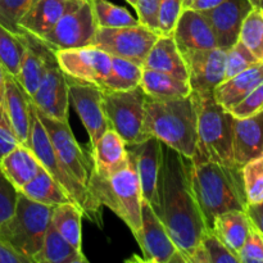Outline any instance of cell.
Returning <instances> with one entry per match:
<instances>
[{
  "mask_svg": "<svg viewBox=\"0 0 263 263\" xmlns=\"http://www.w3.org/2000/svg\"><path fill=\"white\" fill-rule=\"evenodd\" d=\"M162 151L159 211L157 215L187 263V258L208 228L193 192L192 161L163 143Z\"/></svg>",
  "mask_w": 263,
  "mask_h": 263,
  "instance_id": "obj_1",
  "label": "cell"
},
{
  "mask_svg": "<svg viewBox=\"0 0 263 263\" xmlns=\"http://www.w3.org/2000/svg\"><path fill=\"white\" fill-rule=\"evenodd\" d=\"M190 161L193 192L208 229L220 213L247 210L240 167L215 161Z\"/></svg>",
  "mask_w": 263,
  "mask_h": 263,
  "instance_id": "obj_2",
  "label": "cell"
},
{
  "mask_svg": "<svg viewBox=\"0 0 263 263\" xmlns=\"http://www.w3.org/2000/svg\"><path fill=\"white\" fill-rule=\"evenodd\" d=\"M145 133L192 159L197 151V110L192 95L180 99L145 98Z\"/></svg>",
  "mask_w": 263,
  "mask_h": 263,
  "instance_id": "obj_3",
  "label": "cell"
},
{
  "mask_svg": "<svg viewBox=\"0 0 263 263\" xmlns=\"http://www.w3.org/2000/svg\"><path fill=\"white\" fill-rule=\"evenodd\" d=\"M87 189L103 207L113 211L127 225L134 236L138 235L144 199L135 162L130 153L127 164L109 176H102L91 168Z\"/></svg>",
  "mask_w": 263,
  "mask_h": 263,
  "instance_id": "obj_4",
  "label": "cell"
},
{
  "mask_svg": "<svg viewBox=\"0 0 263 263\" xmlns=\"http://www.w3.org/2000/svg\"><path fill=\"white\" fill-rule=\"evenodd\" d=\"M192 98L197 110V151L192 159L236 166L233 157V115L216 102L213 92L192 91Z\"/></svg>",
  "mask_w": 263,
  "mask_h": 263,
  "instance_id": "obj_5",
  "label": "cell"
},
{
  "mask_svg": "<svg viewBox=\"0 0 263 263\" xmlns=\"http://www.w3.org/2000/svg\"><path fill=\"white\" fill-rule=\"evenodd\" d=\"M28 148L32 151L43 168L63 187L64 192L71 197L74 204L81 210L82 216L103 228V205L90 193L87 186L80 184L71 176L61 159L57 156L45 127L36 115L35 107L31 102V127L28 136Z\"/></svg>",
  "mask_w": 263,
  "mask_h": 263,
  "instance_id": "obj_6",
  "label": "cell"
},
{
  "mask_svg": "<svg viewBox=\"0 0 263 263\" xmlns=\"http://www.w3.org/2000/svg\"><path fill=\"white\" fill-rule=\"evenodd\" d=\"M54 207L30 199L18 192L14 213L0 225V239L32 262L51 223Z\"/></svg>",
  "mask_w": 263,
  "mask_h": 263,
  "instance_id": "obj_7",
  "label": "cell"
},
{
  "mask_svg": "<svg viewBox=\"0 0 263 263\" xmlns=\"http://www.w3.org/2000/svg\"><path fill=\"white\" fill-rule=\"evenodd\" d=\"M103 105L109 128L115 130L126 145H134L152 138L145 133V98L140 86L127 91L102 90Z\"/></svg>",
  "mask_w": 263,
  "mask_h": 263,
  "instance_id": "obj_8",
  "label": "cell"
},
{
  "mask_svg": "<svg viewBox=\"0 0 263 263\" xmlns=\"http://www.w3.org/2000/svg\"><path fill=\"white\" fill-rule=\"evenodd\" d=\"M97 31L98 25L91 0H81L76 7L67 10L53 30L41 40L53 51L85 48L92 45Z\"/></svg>",
  "mask_w": 263,
  "mask_h": 263,
  "instance_id": "obj_9",
  "label": "cell"
},
{
  "mask_svg": "<svg viewBox=\"0 0 263 263\" xmlns=\"http://www.w3.org/2000/svg\"><path fill=\"white\" fill-rule=\"evenodd\" d=\"M158 33L143 25L128 27H98L92 46L112 57L127 59L143 67Z\"/></svg>",
  "mask_w": 263,
  "mask_h": 263,
  "instance_id": "obj_10",
  "label": "cell"
},
{
  "mask_svg": "<svg viewBox=\"0 0 263 263\" xmlns=\"http://www.w3.org/2000/svg\"><path fill=\"white\" fill-rule=\"evenodd\" d=\"M33 104V103H32ZM35 107V105H33ZM36 115L40 118L41 123L48 133L49 139L51 141L57 156L61 159L62 163L71 174L76 181L87 186L90 172L92 168V162L89 161L85 152L77 143L76 138L71 130L69 122H62V121L51 118L49 116L41 113L35 107Z\"/></svg>",
  "mask_w": 263,
  "mask_h": 263,
  "instance_id": "obj_11",
  "label": "cell"
},
{
  "mask_svg": "<svg viewBox=\"0 0 263 263\" xmlns=\"http://www.w3.org/2000/svg\"><path fill=\"white\" fill-rule=\"evenodd\" d=\"M67 84L69 102L74 107L89 134L90 144L94 146L100 136L109 128L103 105L102 89L91 82L72 79L69 76H67Z\"/></svg>",
  "mask_w": 263,
  "mask_h": 263,
  "instance_id": "obj_12",
  "label": "cell"
},
{
  "mask_svg": "<svg viewBox=\"0 0 263 263\" xmlns=\"http://www.w3.org/2000/svg\"><path fill=\"white\" fill-rule=\"evenodd\" d=\"M57 62L66 76L91 82L102 89L112 67V55L95 46L55 50Z\"/></svg>",
  "mask_w": 263,
  "mask_h": 263,
  "instance_id": "obj_13",
  "label": "cell"
},
{
  "mask_svg": "<svg viewBox=\"0 0 263 263\" xmlns=\"http://www.w3.org/2000/svg\"><path fill=\"white\" fill-rule=\"evenodd\" d=\"M30 99L41 113L62 122H68V84L67 76L57 62L55 54L49 61L43 80Z\"/></svg>",
  "mask_w": 263,
  "mask_h": 263,
  "instance_id": "obj_14",
  "label": "cell"
},
{
  "mask_svg": "<svg viewBox=\"0 0 263 263\" xmlns=\"http://www.w3.org/2000/svg\"><path fill=\"white\" fill-rule=\"evenodd\" d=\"M127 152L135 162L141 195L146 203L158 213L159 211V175L162 163V141L157 138L146 139L145 141L127 146Z\"/></svg>",
  "mask_w": 263,
  "mask_h": 263,
  "instance_id": "obj_15",
  "label": "cell"
},
{
  "mask_svg": "<svg viewBox=\"0 0 263 263\" xmlns=\"http://www.w3.org/2000/svg\"><path fill=\"white\" fill-rule=\"evenodd\" d=\"M192 91L213 92L226 79V50L221 48L181 53Z\"/></svg>",
  "mask_w": 263,
  "mask_h": 263,
  "instance_id": "obj_16",
  "label": "cell"
},
{
  "mask_svg": "<svg viewBox=\"0 0 263 263\" xmlns=\"http://www.w3.org/2000/svg\"><path fill=\"white\" fill-rule=\"evenodd\" d=\"M135 239L145 262L170 263L179 252L159 216L145 200L141 205V228Z\"/></svg>",
  "mask_w": 263,
  "mask_h": 263,
  "instance_id": "obj_17",
  "label": "cell"
},
{
  "mask_svg": "<svg viewBox=\"0 0 263 263\" xmlns=\"http://www.w3.org/2000/svg\"><path fill=\"white\" fill-rule=\"evenodd\" d=\"M253 5L249 0H225L212 9L203 10L217 40V48L229 50L239 41L240 28Z\"/></svg>",
  "mask_w": 263,
  "mask_h": 263,
  "instance_id": "obj_18",
  "label": "cell"
},
{
  "mask_svg": "<svg viewBox=\"0 0 263 263\" xmlns=\"http://www.w3.org/2000/svg\"><path fill=\"white\" fill-rule=\"evenodd\" d=\"M20 35L25 44V51L15 80L23 91L31 98L37 90L45 73L46 66L54 57V51L41 39L31 33L23 31Z\"/></svg>",
  "mask_w": 263,
  "mask_h": 263,
  "instance_id": "obj_19",
  "label": "cell"
},
{
  "mask_svg": "<svg viewBox=\"0 0 263 263\" xmlns=\"http://www.w3.org/2000/svg\"><path fill=\"white\" fill-rule=\"evenodd\" d=\"M172 37L181 53L217 48L216 35L207 18L192 8L182 9Z\"/></svg>",
  "mask_w": 263,
  "mask_h": 263,
  "instance_id": "obj_20",
  "label": "cell"
},
{
  "mask_svg": "<svg viewBox=\"0 0 263 263\" xmlns=\"http://www.w3.org/2000/svg\"><path fill=\"white\" fill-rule=\"evenodd\" d=\"M234 163L243 167L248 162L263 158V110L233 121Z\"/></svg>",
  "mask_w": 263,
  "mask_h": 263,
  "instance_id": "obj_21",
  "label": "cell"
},
{
  "mask_svg": "<svg viewBox=\"0 0 263 263\" xmlns=\"http://www.w3.org/2000/svg\"><path fill=\"white\" fill-rule=\"evenodd\" d=\"M4 112L9 128L21 145L28 146V136L31 127V99L22 90L17 80L7 73L5 77Z\"/></svg>",
  "mask_w": 263,
  "mask_h": 263,
  "instance_id": "obj_22",
  "label": "cell"
},
{
  "mask_svg": "<svg viewBox=\"0 0 263 263\" xmlns=\"http://www.w3.org/2000/svg\"><path fill=\"white\" fill-rule=\"evenodd\" d=\"M81 0H35L30 9L20 20L21 31L41 39L50 32L59 18L76 7Z\"/></svg>",
  "mask_w": 263,
  "mask_h": 263,
  "instance_id": "obj_23",
  "label": "cell"
},
{
  "mask_svg": "<svg viewBox=\"0 0 263 263\" xmlns=\"http://www.w3.org/2000/svg\"><path fill=\"white\" fill-rule=\"evenodd\" d=\"M90 158L92 171L102 176H109L127 164V145L115 130L108 128L97 144L91 146Z\"/></svg>",
  "mask_w": 263,
  "mask_h": 263,
  "instance_id": "obj_24",
  "label": "cell"
},
{
  "mask_svg": "<svg viewBox=\"0 0 263 263\" xmlns=\"http://www.w3.org/2000/svg\"><path fill=\"white\" fill-rule=\"evenodd\" d=\"M262 81L263 62H258L246 71L221 82L213 90V97L223 109L230 112L234 107L243 102Z\"/></svg>",
  "mask_w": 263,
  "mask_h": 263,
  "instance_id": "obj_25",
  "label": "cell"
},
{
  "mask_svg": "<svg viewBox=\"0 0 263 263\" xmlns=\"http://www.w3.org/2000/svg\"><path fill=\"white\" fill-rule=\"evenodd\" d=\"M143 68L187 80V67L172 35H159L146 55Z\"/></svg>",
  "mask_w": 263,
  "mask_h": 263,
  "instance_id": "obj_26",
  "label": "cell"
},
{
  "mask_svg": "<svg viewBox=\"0 0 263 263\" xmlns=\"http://www.w3.org/2000/svg\"><path fill=\"white\" fill-rule=\"evenodd\" d=\"M43 168L28 146L18 145L0 159V171L20 192Z\"/></svg>",
  "mask_w": 263,
  "mask_h": 263,
  "instance_id": "obj_27",
  "label": "cell"
},
{
  "mask_svg": "<svg viewBox=\"0 0 263 263\" xmlns=\"http://www.w3.org/2000/svg\"><path fill=\"white\" fill-rule=\"evenodd\" d=\"M139 86L152 99H180L192 95V87L187 80L149 68H143Z\"/></svg>",
  "mask_w": 263,
  "mask_h": 263,
  "instance_id": "obj_28",
  "label": "cell"
},
{
  "mask_svg": "<svg viewBox=\"0 0 263 263\" xmlns=\"http://www.w3.org/2000/svg\"><path fill=\"white\" fill-rule=\"evenodd\" d=\"M252 222L246 211H228L216 216L212 230L220 240L238 256V252L246 243L251 231Z\"/></svg>",
  "mask_w": 263,
  "mask_h": 263,
  "instance_id": "obj_29",
  "label": "cell"
},
{
  "mask_svg": "<svg viewBox=\"0 0 263 263\" xmlns=\"http://www.w3.org/2000/svg\"><path fill=\"white\" fill-rule=\"evenodd\" d=\"M33 263H87V258L82 251L74 248L61 234L49 226L44 238V243L40 251L33 256Z\"/></svg>",
  "mask_w": 263,
  "mask_h": 263,
  "instance_id": "obj_30",
  "label": "cell"
},
{
  "mask_svg": "<svg viewBox=\"0 0 263 263\" xmlns=\"http://www.w3.org/2000/svg\"><path fill=\"white\" fill-rule=\"evenodd\" d=\"M20 193L35 202L53 205V207L63 203H73L63 187L44 168H41L39 174L20 190Z\"/></svg>",
  "mask_w": 263,
  "mask_h": 263,
  "instance_id": "obj_31",
  "label": "cell"
},
{
  "mask_svg": "<svg viewBox=\"0 0 263 263\" xmlns=\"http://www.w3.org/2000/svg\"><path fill=\"white\" fill-rule=\"evenodd\" d=\"M82 216L74 203H63L54 207L51 225L71 246L82 251Z\"/></svg>",
  "mask_w": 263,
  "mask_h": 263,
  "instance_id": "obj_32",
  "label": "cell"
},
{
  "mask_svg": "<svg viewBox=\"0 0 263 263\" xmlns=\"http://www.w3.org/2000/svg\"><path fill=\"white\" fill-rule=\"evenodd\" d=\"M143 67L127 59L112 57L109 74L103 84L102 90L109 91H127L140 85Z\"/></svg>",
  "mask_w": 263,
  "mask_h": 263,
  "instance_id": "obj_33",
  "label": "cell"
},
{
  "mask_svg": "<svg viewBox=\"0 0 263 263\" xmlns=\"http://www.w3.org/2000/svg\"><path fill=\"white\" fill-rule=\"evenodd\" d=\"M25 44L20 33H14L0 23V62L10 76H18Z\"/></svg>",
  "mask_w": 263,
  "mask_h": 263,
  "instance_id": "obj_34",
  "label": "cell"
},
{
  "mask_svg": "<svg viewBox=\"0 0 263 263\" xmlns=\"http://www.w3.org/2000/svg\"><path fill=\"white\" fill-rule=\"evenodd\" d=\"M98 27H128L140 25L126 8L118 7L109 0H91Z\"/></svg>",
  "mask_w": 263,
  "mask_h": 263,
  "instance_id": "obj_35",
  "label": "cell"
},
{
  "mask_svg": "<svg viewBox=\"0 0 263 263\" xmlns=\"http://www.w3.org/2000/svg\"><path fill=\"white\" fill-rule=\"evenodd\" d=\"M239 40L253 53L258 61L263 62V13L253 8L244 20Z\"/></svg>",
  "mask_w": 263,
  "mask_h": 263,
  "instance_id": "obj_36",
  "label": "cell"
},
{
  "mask_svg": "<svg viewBox=\"0 0 263 263\" xmlns=\"http://www.w3.org/2000/svg\"><path fill=\"white\" fill-rule=\"evenodd\" d=\"M247 203L257 204L263 200V158L254 159L241 167Z\"/></svg>",
  "mask_w": 263,
  "mask_h": 263,
  "instance_id": "obj_37",
  "label": "cell"
},
{
  "mask_svg": "<svg viewBox=\"0 0 263 263\" xmlns=\"http://www.w3.org/2000/svg\"><path fill=\"white\" fill-rule=\"evenodd\" d=\"M258 62L261 61H258L253 53L239 40L229 50H226V79H231Z\"/></svg>",
  "mask_w": 263,
  "mask_h": 263,
  "instance_id": "obj_38",
  "label": "cell"
},
{
  "mask_svg": "<svg viewBox=\"0 0 263 263\" xmlns=\"http://www.w3.org/2000/svg\"><path fill=\"white\" fill-rule=\"evenodd\" d=\"M199 244L204 248L210 263H240L238 256L220 240L212 229H207L203 233Z\"/></svg>",
  "mask_w": 263,
  "mask_h": 263,
  "instance_id": "obj_39",
  "label": "cell"
},
{
  "mask_svg": "<svg viewBox=\"0 0 263 263\" xmlns=\"http://www.w3.org/2000/svg\"><path fill=\"white\" fill-rule=\"evenodd\" d=\"M35 0H0V23L14 33H21L20 20Z\"/></svg>",
  "mask_w": 263,
  "mask_h": 263,
  "instance_id": "obj_40",
  "label": "cell"
},
{
  "mask_svg": "<svg viewBox=\"0 0 263 263\" xmlns=\"http://www.w3.org/2000/svg\"><path fill=\"white\" fill-rule=\"evenodd\" d=\"M182 12L181 0H159L158 32L159 35H172L177 20Z\"/></svg>",
  "mask_w": 263,
  "mask_h": 263,
  "instance_id": "obj_41",
  "label": "cell"
},
{
  "mask_svg": "<svg viewBox=\"0 0 263 263\" xmlns=\"http://www.w3.org/2000/svg\"><path fill=\"white\" fill-rule=\"evenodd\" d=\"M240 263H263V235L252 225L246 243L238 252Z\"/></svg>",
  "mask_w": 263,
  "mask_h": 263,
  "instance_id": "obj_42",
  "label": "cell"
},
{
  "mask_svg": "<svg viewBox=\"0 0 263 263\" xmlns=\"http://www.w3.org/2000/svg\"><path fill=\"white\" fill-rule=\"evenodd\" d=\"M18 190L0 171V225L10 218L17 205Z\"/></svg>",
  "mask_w": 263,
  "mask_h": 263,
  "instance_id": "obj_43",
  "label": "cell"
},
{
  "mask_svg": "<svg viewBox=\"0 0 263 263\" xmlns=\"http://www.w3.org/2000/svg\"><path fill=\"white\" fill-rule=\"evenodd\" d=\"M263 110V81L243 102L239 103L236 107L230 110L233 117L235 118H246L249 116L257 115Z\"/></svg>",
  "mask_w": 263,
  "mask_h": 263,
  "instance_id": "obj_44",
  "label": "cell"
},
{
  "mask_svg": "<svg viewBox=\"0 0 263 263\" xmlns=\"http://www.w3.org/2000/svg\"><path fill=\"white\" fill-rule=\"evenodd\" d=\"M158 8L159 0H138L136 3V14L140 25L145 26L149 30L158 32Z\"/></svg>",
  "mask_w": 263,
  "mask_h": 263,
  "instance_id": "obj_45",
  "label": "cell"
},
{
  "mask_svg": "<svg viewBox=\"0 0 263 263\" xmlns=\"http://www.w3.org/2000/svg\"><path fill=\"white\" fill-rule=\"evenodd\" d=\"M18 145H20V141L17 140L12 130L0 126V159Z\"/></svg>",
  "mask_w": 263,
  "mask_h": 263,
  "instance_id": "obj_46",
  "label": "cell"
},
{
  "mask_svg": "<svg viewBox=\"0 0 263 263\" xmlns=\"http://www.w3.org/2000/svg\"><path fill=\"white\" fill-rule=\"evenodd\" d=\"M0 263H31L28 258L17 253L0 239Z\"/></svg>",
  "mask_w": 263,
  "mask_h": 263,
  "instance_id": "obj_47",
  "label": "cell"
},
{
  "mask_svg": "<svg viewBox=\"0 0 263 263\" xmlns=\"http://www.w3.org/2000/svg\"><path fill=\"white\" fill-rule=\"evenodd\" d=\"M252 225L263 235V200L257 204H248L246 210Z\"/></svg>",
  "mask_w": 263,
  "mask_h": 263,
  "instance_id": "obj_48",
  "label": "cell"
},
{
  "mask_svg": "<svg viewBox=\"0 0 263 263\" xmlns=\"http://www.w3.org/2000/svg\"><path fill=\"white\" fill-rule=\"evenodd\" d=\"M222 2H225V0H195L190 8L195 10H199V12H203V10L212 9V8L217 7Z\"/></svg>",
  "mask_w": 263,
  "mask_h": 263,
  "instance_id": "obj_49",
  "label": "cell"
},
{
  "mask_svg": "<svg viewBox=\"0 0 263 263\" xmlns=\"http://www.w3.org/2000/svg\"><path fill=\"white\" fill-rule=\"evenodd\" d=\"M5 77H7V72H5V69H4V67H3L2 62H0V107H2V109H3V103H4Z\"/></svg>",
  "mask_w": 263,
  "mask_h": 263,
  "instance_id": "obj_50",
  "label": "cell"
},
{
  "mask_svg": "<svg viewBox=\"0 0 263 263\" xmlns=\"http://www.w3.org/2000/svg\"><path fill=\"white\" fill-rule=\"evenodd\" d=\"M0 126H4V127H8V128H9V125H8L7 118H5L4 112H3L2 107H0Z\"/></svg>",
  "mask_w": 263,
  "mask_h": 263,
  "instance_id": "obj_51",
  "label": "cell"
},
{
  "mask_svg": "<svg viewBox=\"0 0 263 263\" xmlns=\"http://www.w3.org/2000/svg\"><path fill=\"white\" fill-rule=\"evenodd\" d=\"M249 2H251V4L253 5V8L263 10V0H249Z\"/></svg>",
  "mask_w": 263,
  "mask_h": 263,
  "instance_id": "obj_52",
  "label": "cell"
},
{
  "mask_svg": "<svg viewBox=\"0 0 263 263\" xmlns=\"http://www.w3.org/2000/svg\"><path fill=\"white\" fill-rule=\"evenodd\" d=\"M194 2H195V0H181L182 9H187V8H190Z\"/></svg>",
  "mask_w": 263,
  "mask_h": 263,
  "instance_id": "obj_53",
  "label": "cell"
},
{
  "mask_svg": "<svg viewBox=\"0 0 263 263\" xmlns=\"http://www.w3.org/2000/svg\"><path fill=\"white\" fill-rule=\"evenodd\" d=\"M126 2H127L128 4L131 5V7L135 8L136 7V3H138V0H126Z\"/></svg>",
  "mask_w": 263,
  "mask_h": 263,
  "instance_id": "obj_54",
  "label": "cell"
},
{
  "mask_svg": "<svg viewBox=\"0 0 263 263\" xmlns=\"http://www.w3.org/2000/svg\"><path fill=\"white\" fill-rule=\"evenodd\" d=\"M262 13H263V10H262Z\"/></svg>",
  "mask_w": 263,
  "mask_h": 263,
  "instance_id": "obj_55",
  "label": "cell"
}]
</instances>
